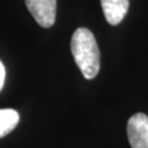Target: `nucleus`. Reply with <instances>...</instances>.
I'll return each mask as SVG.
<instances>
[{
    "instance_id": "nucleus-2",
    "label": "nucleus",
    "mask_w": 148,
    "mask_h": 148,
    "mask_svg": "<svg viewBox=\"0 0 148 148\" xmlns=\"http://www.w3.org/2000/svg\"><path fill=\"white\" fill-rule=\"evenodd\" d=\"M127 137L132 148H148V116L137 112L128 119Z\"/></svg>"
},
{
    "instance_id": "nucleus-1",
    "label": "nucleus",
    "mask_w": 148,
    "mask_h": 148,
    "mask_svg": "<svg viewBox=\"0 0 148 148\" xmlns=\"http://www.w3.org/2000/svg\"><path fill=\"white\" fill-rule=\"evenodd\" d=\"M72 54L85 79H94L100 71V51L92 32L79 27L73 34Z\"/></svg>"
},
{
    "instance_id": "nucleus-6",
    "label": "nucleus",
    "mask_w": 148,
    "mask_h": 148,
    "mask_svg": "<svg viewBox=\"0 0 148 148\" xmlns=\"http://www.w3.org/2000/svg\"><path fill=\"white\" fill-rule=\"evenodd\" d=\"M4 82H5V67H4L3 62L0 61V91L4 86Z\"/></svg>"
},
{
    "instance_id": "nucleus-3",
    "label": "nucleus",
    "mask_w": 148,
    "mask_h": 148,
    "mask_svg": "<svg viewBox=\"0 0 148 148\" xmlns=\"http://www.w3.org/2000/svg\"><path fill=\"white\" fill-rule=\"evenodd\" d=\"M26 6L40 26H53L57 12V0H25Z\"/></svg>"
},
{
    "instance_id": "nucleus-4",
    "label": "nucleus",
    "mask_w": 148,
    "mask_h": 148,
    "mask_svg": "<svg viewBox=\"0 0 148 148\" xmlns=\"http://www.w3.org/2000/svg\"><path fill=\"white\" fill-rule=\"evenodd\" d=\"M106 21L110 25H119L126 16L130 0H100Z\"/></svg>"
},
{
    "instance_id": "nucleus-5",
    "label": "nucleus",
    "mask_w": 148,
    "mask_h": 148,
    "mask_svg": "<svg viewBox=\"0 0 148 148\" xmlns=\"http://www.w3.org/2000/svg\"><path fill=\"white\" fill-rule=\"evenodd\" d=\"M20 121V115L14 109H0V138L9 135Z\"/></svg>"
}]
</instances>
